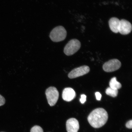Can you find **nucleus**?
I'll return each mask as SVG.
<instances>
[{"label":"nucleus","instance_id":"nucleus-10","mask_svg":"<svg viewBox=\"0 0 132 132\" xmlns=\"http://www.w3.org/2000/svg\"><path fill=\"white\" fill-rule=\"evenodd\" d=\"M120 20L116 18H112L109 21V25L111 30L113 32H119Z\"/></svg>","mask_w":132,"mask_h":132},{"label":"nucleus","instance_id":"nucleus-7","mask_svg":"<svg viewBox=\"0 0 132 132\" xmlns=\"http://www.w3.org/2000/svg\"><path fill=\"white\" fill-rule=\"evenodd\" d=\"M131 24L129 21L125 19L120 20L119 32L123 35H126L131 32Z\"/></svg>","mask_w":132,"mask_h":132},{"label":"nucleus","instance_id":"nucleus-2","mask_svg":"<svg viewBox=\"0 0 132 132\" xmlns=\"http://www.w3.org/2000/svg\"><path fill=\"white\" fill-rule=\"evenodd\" d=\"M67 32L65 28L59 26L54 28L50 34V37L54 42H57L63 41L65 39Z\"/></svg>","mask_w":132,"mask_h":132},{"label":"nucleus","instance_id":"nucleus-9","mask_svg":"<svg viewBox=\"0 0 132 132\" xmlns=\"http://www.w3.org/2000/svg\"><path fill=\"white\" fill-rule=\"evenodd\" d=\"M76 93L73 89L67 87L64 89L62 92V97L63 100L67 102H70L75 98Z\"/></svg>","mask_w":132,"mask_h":132},{"label":"nucleus","instance_id":"nucleus-15","mask_svg":"<svg viewBox=\"0 0 132 132\" xmlns=\"http://www.w3.org/2000/svg\"><path fill=\"white\" fill-rule=\"evenodd\" d=\"M5 103V100L4 97L0 95V106L4 104Z\"/></svg>","mask_w":132,"mask_h":132},{"label":"nucleus","instance_id":"nucleus-5","mask_svg":"<svg viewBox=\"0 0 132 132\" xmlns=\"http://www.w3.org/2000/svg\"><path fill=\"white\" fill-rule=\"evenodd\" d=\"M121 66V62L117 59H113L104 64L103 69L107 72H111L118 70Z\"/></svg>","mask_w":132,"mask_h":132},{"label":"nucleus","instance_id":"nucleus-3","mask_svg":"<svg viewBox=\"0 0 132 132\" xmlns=\"http://www.w3.org/2000/svg\"><path fill=\"white\" fill-rule=\"evenodd\" d=\"M81 47L80 41L77 39L71 40L66 44L64 47V52L66 55L70 56L77 52Z\"/></svg>","mask_w":132,"mask_h":132},{"label":"nucleus","instance_id":"nucleus-11","mask_svg":"<svg viewBox=\"0 0 132 132\" xmlns=\"http://www.w3.org/2000/svg\"><path fill=\"white\" fill-rule=\"evenodd\" d=\"M109 85L110 87L114 89L118 90L122 87L121 84L117 81L116 77L112 78L110 82Z\"/></svg>","mask_w":132,"mask_h":132},{"label":"nucleus","instance_id":"nucleus-6","mask_svg":"<svg viewBox=\"0 0 132 132\" xmlns=\"http://www.w3.org/2000/svg\"><path fill=\"white\" fill-rule=\"evenodd\" d=\"M90 69L88 66H82L72 70L69 73L68 77L73 79L85 75L89 72Z\"/></svg>","mask_w":132,"mask_h":132},{"label":"nucleus","instance_id":"nucleus-16","mask_svg":"<svg viewBox=\"0 0 132 132\" xmlns=\"http://www.w3.org/2000/svg\"><path fill=\"white\" fill-rule=\"evenodd\" d=\"M126 127L128 129H132V120H130L127 122L126 124Z\"/></svg>","mask_w":132,"mask_h":132},{"label":"nucleus","instance_id":"nucleus-8","mask_svg":"<svg viewBox=\"0 0 132 132\" xmlns=\"http://www.w3.org/2000/svg\"><path fill=\"white\" fill-rule=\"evenodd\" d=\"M67 132H78L79 129V122L75 118L69 119L66 123Z\"/></svg>","mask_w":132,"mask_h":132},{"label":"nucleus","instance_id":"nucleus-17","mask_svg":"<svg viewBox=\"0 0 132 132\" xmlns=\"http://www.w3.org/2000/svg\"><path fill=\"white\" fill-rule=\"evenodd\" d=\"M96 97L97 100L100 101L101 100L102 95L100 92H96L95 93Z\"/></svg>","mask_w":132,"mask_h":132},{"label":"nucleus","instance_id":"nucleus-14","mask_svg":"<svg viewBox=\"0 0 132 132\" xmlns=\"http://www.w3.org/2000/svg\"><path fill=\"white\" fill-rule=\"evenodd\" d=\"M86 96L85 95H82L81 96L80 101L82 104H84L86 101Z\"/></svg>","mask_w":132,"mask_h":132},{"label":"nucleus","instance_id":"nucleus-12","mask_svg":"<svg viewBox=\"0 0 132 132\" xmlns=\"http://www.w3.org/2000/svg\"><path fill=\"white\" fill-rule=\"evenodd\" d=\"M118 90L114 89L109 87L107 88L105 91L106 94L113 97H115L117 96L118 94Z\"/></svg>","mask_w":132,"mask_h":132},{"label":"nucleus","instance_id":"nucleus-4","mask_svg":"<svg viewBox=\"0 0 132 132\" xmlns=\"http://www.w3.org/2000/svg\"><path fill=\"white\" fill-rule=\"evenodd\" d=\"M45 93L49 105L51 106H54L57 103L59 96L57 88L53 87H49L46 90Z\"/></svg>","mask_w":132,"mask_h":132},{"label":"nucleus","instance_id":"nucleus-1","mask_svg":"<svg viewBox=\"0 0 132 132\" xmlns=\"http://www.w3.org/2000/svg\"><path fill=\"white\" fill-rule=\"evenodd\" d=\"M108 114L103 108H98L92 111L89 115L87 120L91 126L98 128L104 126L108 120Z\"/></svg>","mask_w":132,"mask_h":132},{"label":"nucleus","instance_id":"nucleus-13","mask_svg":"<svg viewBox=\"0 0 132 132\" xmlns=\"http://www.w3.org/2000/svg\"><path fill=\"white\" fill-rule=\"evenodd\" d=\"M30 132H44V131L40 127L36 125L31 129Z\"/></svg>","mask_w":132,"mask_h":132}]
</instances>
